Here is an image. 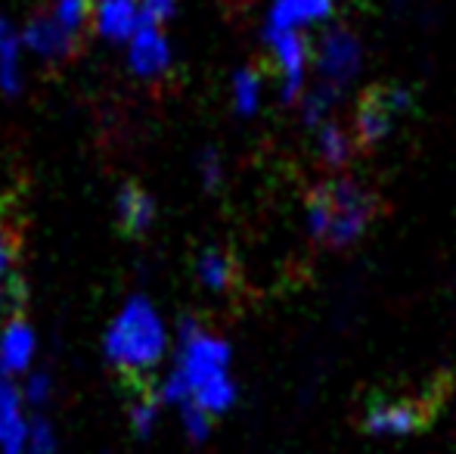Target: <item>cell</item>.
<instances>
[{
    "instance_id": "cell-1",
    "label": "cell",
    "mask_w": 456,
    "mask_h": 454,
    "mask_svg": "<svg viewBox=\"0 0 456 454\" xmlns=\"http://www.w3.org/2000/svg\"><path fill=\"white\" fill-rule=\"evenodd\" d=\"M233 349L224 336L211 334L199 318H183L177 327L175 370L183 376L190 401L211 417L236 405V383L230 374Z\"/></svg>"
},
{
    "instance_id": "cell-2",
    "label": "cell",
    "mask_w": 456,
    "mask_h": 454,
    "mask_svg": "<svg viewBox=\"0 0 456 454\" xmlns=\"http://www.w3.org/2000/svg\"><path fill=\"white\" fill-rule=\"evenodd\" d=\"M379 215V196L354 177H330L307 194V234L326 249H348Z\"/></svg>"
},
{
    "instance_id": "cell-3",
    "label": "cell",
    "mask_w": 456,
    "mask_h": 454,
    "mask_svg": "<svg viewBox=\"0 0 456 454\" xmlns=\"http://www.w3.org/2000/svg\"><path fill=\"white\" fill-rule=\"evenodd\" d=\"M102 351L125 380H146L168 351V330L159 309L146 296H131L106 327Z\"/></svg>"
},
{
    "instance_id": "cell-4",
    "label": "cell",
    "mask_w": 456,
    "mask_h": 454,
    "mask_svg": "<svg viewBox=\"0 0 456 454\" xmlns=\"http://www.w3.org/2000/svg\"><path fill=\"white\" fill-rule=\"evenodd\" d=\"M363 66V41L348 25H330L323 29L320 41L314 44V85L311 91L330 100H342L351 81L361 75Z\"/></svg>"
},
{
    "instance_id": "cell-5",
    "label": "cell",
    "mask_w": 456,
    "mask_h": 454,
    "mask_svg": "<svg viewBox=\"0 0 456 454\" xmlns=\"http://www.w3.org/2000/svg\"><path fill=\"white\" fill-rule=\"evenodd\" d=\"M413 106V97H410L407 87L397 85H376L361 97L357 103V115H354V144L370 150V146H379L391 131L397 128V121L410 112Z\"/></svg>"
},
{
    "instance_id": "cell-6",
    "label": "cell",
    "mask_w": 456,
    "mask_h": 454,
    "mask_svg": "<svg viewBox=\"0 0 456 454\" xmlns=\"http://www.w3.org/2000/svg\"><path fill=\"white\" fill-rule=\"evenodd\" d=\"M271 54V62L280 75V100L286 106L298 103L307 91V72L314 66V44L301 31H276L261 35Z\"/></svg>"
},
{
    "instance_id": "cell-7",
    "label": "cell",
    "mask_w": 456,
    "mask_h": 454,
    "mask_svg": "<svg viewBox=\"0 0 456 454\" xmlns=\"http://www.w3.org/2000/svg\"><path fill=\"white\" fill-rule=\"evenodd\" d=\"M432 392H410L395 399H379L366 408L363 430L370 436H413L432 420Z\"/></svg>"
},
{
    "instance_id": "cell-8",
    "label": "cell",
    "mask_w": 456,
    "mask_h": 454,
    "mask_svg": "<svg viewBox=\"0 0 456 454\" xmlns=\"http://www.w3.org/2000/svg\"><path fill=\"white\" fill-rule=\"evenodd\" d=\"M175 66V50L165 35V25L143 22L127 41V69L143 81H159Z\"/></svg>"
},
{
    "instance_id": "cell-9",
    "label": "cell",
    "mask_w": 456,
    "mask_h": 454,
    "mask_svg": "<svg viewBox=\"0 0 456 454\" xmlns=\"http://www.w3.org/2000/svg\"><path fill=\"white\" fill-rule=\"evenodd\" d=\"M332 16H336V0H271L261 35H276V31L305 35V31L332 22Z\"/></svg>"
},
{
    "instance_id": "cell-10",
    "label": "cell",
    "mask_w": 456,
    "mask_h": 454,
    "mask_svg": "<svg viewBox=\"0 0 456 454\" xmlns=\"http://www.w3.org/2000/svg\"><path fill=\"white\" fill-rule=\"evenodd\" d=\"M22 35V47L31 50L35 56L47 62H62L69 56H75L78 50V35L66 31L60 22H56L53 12H37L25 22V29H19Z\"/></svg>"
},
{
    "instance_id": "cell-11",
    "label": "cell",
    "mask_w": 456,
    "mask_h": 454,
    "mask_svg": "<svg viewBox=\"0 0 456 454\" xmlns=\"http://www.w3.org/2000/svg\"><path fill=\"white\" fill-rule=\"evenodd\" d=\"M91 22L100 37L112 44H127L134 31L143 25L140 0H94Z\"/></svg>"
},
{
    "instance_id": "cell-12",
    "label": "cell",
    "mask_w": 456,
    "mask_h": 454,
    "mask_svg": "<svg viewBox=\"0 0 456 454\" xmlns=\"http://www.w3.org/2000/svg\"><path fill=\"white\" fill-rule=\"evenodd\" d=\"M37 355V336L22 315H12L0 327V370L10 376H25Z\"/></svg>"
},
{
    "instance_id": "cell-13",
    "label": "cell",
    "mask_w": 456,
    "mask_h": 454,
    "mask_svg": "<svg viewBox=\"0 0 456 454\" xmlns=\"http://www.w3.org/2000/svg\"><path fill=\"white\" fill-rule=\"evenodd\" d=\"M25 305V286L19 274V240L16 230L0 221V318L19 315Z\"/></svg>"
},
{
    "instance_id": "cell-14",
    "label": "cell",
    "mask_w": 456,
    "mask_h": 454,
    "mask_svg": "<svg viewBox=\"0 0 456 454\" xmlns=\"http://www.w3.org/2000/svg\"><path fill=\"white\" fill-rule=\"evenodd\" d=\"M115 215L127 236H140L156 225V200L140 184H125L115 196Z\"/></svg>"
},
{
    "instance_id": "cell-15",
    "label": "cell",
    "mask_w": 456,
    "mask_h": 454,
    "mask_svg": "<svg viewBox=\"0 0 456 454\" xmlns=\"http://www.w3.org/2000/svg\"><path fill=\"white\" fill-rule=\"evenodd\" d=\"M196 277L208 293L227 296V293H233L240 286V268H236V259L227 249L205 246L196 259Z\"/></svg>"
},
{
    "instance_id": "cell-16",
    "label": "cell",
    "mask_w": 456,
    "mask_h": 454,
    "mask_svg": "<svg viewBox=\"0 0 456 454\" xmlns=\"http://www.w3.org/2000/svg\"><path fill=\"white\" fill-rule=\"evenodd\" d=\"M22 35L6 16H0V91L16 97L22 91Z\"/></svg>"
},
{
    "instance_id": "cell-17",
    "label": "cell",
    "mask_w": 456,
    "mask_h": 454,
    "mask_svg": "<svg viewBox=\"0 0 456 454\" xmlns=\"http://www.w3.org/2000/svg\"><path fill=\"white\" fill-rule=\"evenodd\" d=\"M354 146H357L354 137H351L338 121L326 119L314 128V150H317L320 162H323L326 169H342V165H348Z\"/></svg>"
},
{
    "instance_id": "cell-18",
    "label": "cell",
    "mask_w": 456,
    "mask_h": 454,
    "mask_svg": "<svg viewBox=\"0 0 456 454\" xmlns=\"http://www.w3.org/2000/svg\"><path fill=\"white\" fill-rule=\"evenodd\" d=\"M233 110L242 115V119H252L255 112L261 110V97H265V75L255 66H242L233 72Z\"/></svg>"
},
{
    "instance_id": "cell-19",
    "label": "cell",
    "mask_w": 456,
    "mask_h": 454,
    "mask_svg": "<svg viewBox=\"0 0 456 454\" xmlns=\"http://www.w3.org/2000/svg\"><path fill=\"white\" fill-rule=\"evenodd\" d=\"M159 408H162V401H159L156 392H140L137 399L131 401L127 420H131V430L137 433L140 439L152 436V430H156V424H159Z\"/></svg>"
},
{
    "instance_id": "cell-20",
    "label": "cell",
    "mask_w": 456,
    "mask_h": 454,
    "mask_svg": "<svg viewBox=\"0 0 456 454\" xmlns=\"http://www.w3.org/2000/svg\"><path fill=\"white\" fill-rule=\"evenodd\" d=\"M25 445H28L25 414H0V454H25Z\"/></svg>"
},
{
    "instance_id": "cell-21",
    "label": "cell",
    "mask_w": 456,
    "mask_h": 454,
    "mask_svg": "<svg viewBox=\"0 0 456 454\" xmlns=\"http://www.w3.org/2000/svg\"><path fill=\"white\" fill-rule=\"evenodd\" d=\"M91 10H94V0H53V10L50 12H53L56 22L66 31L81 35L85 25L91 22Z\"/></svg>"
},
{
    "instance_id": "cell-22",
    "label": "cell",
    "mask_w": 456,
    "mask_h": 454,
    "mask_svg": "<svg viewBox=\"0 0 456 454\" xmlns=\"http://www.w3.org/2000/svg\"><path fill=\"white\" fill-rule=\"evenodd\" d=\"M181 424H183L186 439H190L192 445H202V442H208L215 417H211L208 411H202L199 405H192V401H183L181 405Z\"/></svg>"
},
{
    "instance_id": "cell-23",
    "label": "cell",
    "mask_w": 456,
    "mask_h": 454,
    "mask_svg": "<svg viewBox=\"0 0 456 454\" xmlns=\"http://www.w3.org/2000/svg\"><path fill=\"white\" fill-rule=\"evenodd\" d=\"M25 454H56V430L47 417H35L28 424V445Z\"/></svg>"
},
{
    "instance_id": "cell-24",
    "label": "cell",
    "mask_w": 456,
    "mask_h": 454,
    "mask_svg": "<svg viewBox=\"0 0 456 454\" xmlns=\"http://www.w3.org/2000/svg\"><path fill=\"white\" fill-rule=\"evenodd\" d=\"M50 392H53V380L50 374L44 370H28L25 374V383H22V401L31 408H44L50 401Z\"/></svg>"
},
{
    "instance_id": "cell-25",
    "label": "cell",
    "mask_w": 456,
    "mask_h": 454,
    "mask_svg": "<svg viewBox=\"0 0 456 454\" xmlns=\"http://www.w3.org/2000/svg\"><path fill=\"white\" fill-rule=\"evenodd\" d=\"M196 171L199 181H202L205 190H217L224 184V159L217 150H202L196 159Z\"/></svg>"
},
{
    "instance_id": "cell-26",
    "label": "cell",
    "mask_w": 456,
    "mask_h": 454,
    "mask_svg": "<svg viewBox=\"0 0 456 454\" xmlns=\"http://www.w3.org/2000/svg\"><path fill=\"white\" fill-rule=\"evenodd\" d=\"M177 10V0H140V12H143V22L150 25H165Z\"/></svg>"
}]
</instances>
